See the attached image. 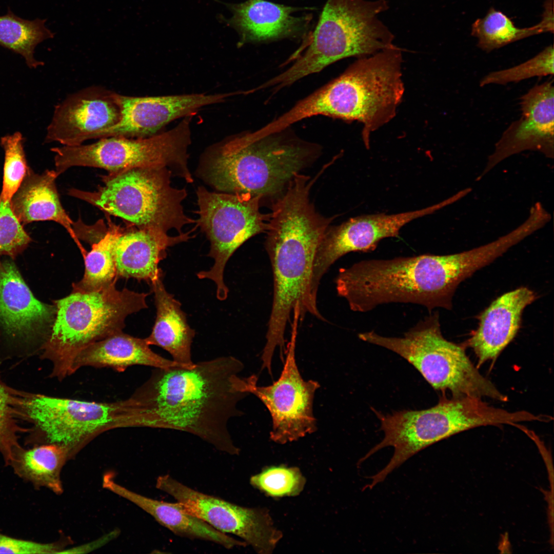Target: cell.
Masks as SVG:
<instances>
[{
  "mask_svg": "<svg viewBox=\"0 0 554 554\" xmlns=\"http://www.w3.org/2000/svg\"><path fill=\"white\" fill-rule=\"evenodd\" d=\"M103 486L132 502L177 536L211 542L226 549L247 546L244 541L221 532L202 520L187 512L177 502L169 503L151 499L127 489L117 483L111 473L104 476Z\"/></svg>",
  "mask_w": 554,
  "mask_h": 554,
  "instance_id": "cb8c5ba5",
  "label": "cell"
},
{
  "mask_svg": "<svg viewBox=\"0 0 554 554\" xmlns=\"http://www.w3.org/2000/svg\"><path fill=\"white\" fill-rule=\"evenodd\" d=\"M122 229L110 224L105 236L92 245L85 256V273L82 279L72 284V291L91 292L116 283L117 275L113 254L114 240Z\"/></svg>",
  "mask_w": 554,
  "mask_h": 554,
  "instance_id": "4dcf8cb0",
  "label": "cell"
},
{
  "mask_svg": "<svg viewBox=\"0 0 554 554\" xmlns=\"http://www.w3.org/2000/svg\"><path fill=\"white\" fill-rule=\"evenodd\" d=\"M46 22L39 18H22L8 8L5 15L0 16V46L21 55L30 68L43 65L34 58L35 48L55 34L46 26Z\"/></svg>",
  "mask_w": 554,
  "mask_h": 554,
  "instance_id": "f546056e",
  "label": "cell"
},
{
  "mask_svg": "<svg viewBox=\"0 0 554 554\" xmlns=\"http://www.w3.org/2000/svg\"><path fill=\"white\" fill-rule=\"evenodd\" d=\"M456 195L428 207L388 215L378 213L350 218L330 227L325 233L315 252L311 287L318 290L320 281L330 266L347 253L373 251L383 239L398 237L401 228L413 220L432 214L457 202Z\"/></svg>",
  "mask_w": 554,
  "mask_h": 554,
  "instance_id": "2e32d148",
  "label": "cell"
},
{
  "mask_svg": "<svg viewBox=\"0 0 554 554\" xmlns=\"http://www.w3.org/2000/svg\"><path fill=\"white\" fill-rule=\"evenodd\" d=\"M196 194L199 219L195 226L209 241L207 255L214 261L209 270L199 272L197 276L214 282L216 297L224 301L229 291L223 277L228 261L248 239L267 231L270 214L262 213L261 198L249 193L211 192L199 186Z\"/></svg>",
  "mask_w": 554,
  "mask_h": 554,
  "instance_id": "4fadbf2b",
  "label": "cell"
},
{
  "mask_svg": "<svg viewBox=\"0 0 554 554\" xmlns=\"http://www.w3.org/2000/svg\"><path fill=\"white\" fill-rule=\"evenodd\" d=\"M553 45L549 46L533 57L520 65L489 73L481 79L480 86L490 84L505 85L534 76L553 75Z\"/></svg>",
  "mask_w": 554,
  "mask_h": 554,
  "instance_id": "e575fe53",
  "label": "cell"
},
{
  "mask_svg": "<svg viewBox=\"0 0 554 554\" xmlns=\"http://www.w3.org/2000/svg\"><path fill=\"white\" fill-rule=\"evenodd\" d=\"M187 116L173 128L144 138L115 136L90 144L54 147L55 171L59 176L73 167H89L116 172L135 167H163L187 183L193 179L188 166L191 143Z\"/></svg>",
  "mask_w": 554,
  "mask_h": 554,
  "instance_id": "7c38bea8",
  "label": "cell"
},
{
  "mask_svg": "<svg viewBox=\"0 0 554 554\" xmlns=\"http://www.w3.org/2000/svg\"><path fill=\"white\" fill-rule=\"evenodd\" d=\"M195 229L175 236L133 227L122 229L113 247L117 276L133 278L149 284L163 273L159 264L166 258L167 249L192 238L190 234Z\"/></svg>",
  "mask_w": 554,
  "mask_h": 554,
  "instance_id": "603a6c76",
  "label": "cell"
},
{
  "mask_svg": "<svg viewBox=\"0 0 554 554\" xmlns=\"http://www.w3.org/2000/svg\"><path fill=\"white\" fill-rule=\"evenodd\" d=\"M372 409L380 421L384 437L360 463L384 447H393L394 452L387 465L370 478L371 487L383 482L409 458L438 441L474 427L513 425L521 419L519 411L496 408L482 399L471 397H443L435 406L419 410H403L384 414Z\"/></svg>",
  "mask_w": 554,
  "mask_h": 554,
  "instance_id": "52a82bcc",
  "label": "cell"
},
{
  "mask_svg": "<svg viewBox=\"0 0 554 554\" xmlns=\"http://www.w3.org/2000/svg\"><path fill=\"white\" fill-rule=\"evenodd\" d=\"M59 542L41 543L11 537L0 532V553H58Z\"/></svg>",
  "mask_w": 554,
  "mask_h": 554,
  "instance_id": "8d00e7d4",
  "label": "cell"
},
{
  "mask_svg": "<svg viewBox=\"0 0 554 554\" xmlns=\"http://www.w3.org/2000/svg\"><path fill=\"white\" fill-rule=\"evenodd\" d=\"M542 20L530 27L520 28L501 11L491 8L485 16L472 25L471 35L478 46L490 52L520 39L543 32L553 31V1L547 0Z\"/></svg>",
  "mask_w": 554,
  "mask_h": 554,
  "instance_id": "f1b7e54d",
  "label": "cell"
},
{
  "mask_svg": "<svg viewBox=\"0 0 554 554\" xmlns=\"http://www.w3.org/2000/svg\"><path fill=\"white\" fill-rule=\"evenodd\" d=\"M133 365L163 369L174 367L193 368L163 358L150 349L145 339L135 338L122 331L95 342L83 349L74 360L72 372L74 373L84 366L110 367L124 371Z\"/></svg>",
  "mask_w": 554,
  "mask_h": 554,
  "instance_id": "d4e9b609",
  "label": "cell"
},
{
  "mask_svg": "<svg viewBox=\"0 0 554 554\" xmlns=\"http://www.w3.org/2000/svg\"><path fill=\"white\" fill-rule=\"evenodd\" d=\"M326 231L323 224L304 212L282 213L270 222L265 247L273 274V298L264 350L285 349V332L291 312L302 321L309 313L324 320L311 291L313 260Z\"/></svg>",
  "mask_w": 554,
  "mask_h": 554,
  "instance_id": "5b68a950",
  "label": "cell"
},
{
  "mask_svg": "<svg viewBox=\"0 0 554 554\" xmlns=\"http://www.w3.org/2000/svg\"><path fill=\"white\" fill-rule=\"evenodd\" d=\"M22 134L16 132L3 136L1 145L5 151L2 190L0 198L10 202L25 178L29 167L27 165Z\"/></svg>",
  "mask_w": 554,
  "mask_h": 554,
  "instance_id": "836d02e7",
  "label": "cell"
},
{
  "mask_svg": "<svg viewBox=\"0 0 554 554\" xmlns=\"http://www.w3.org/2000/svg\"><path fill=\"white\" fill-rule=\"evenodd\" d=\"M293 325L279 379L271 385L258 386L256 376L249 377L248 392L257 397L268 409L272 421L270 438L280 444L296 441L316 430L313 402L320 385L315 381L304 380L300 374L295 357L297 323Z\"/></svg>",
  "mask_w": 554,
  "mask_h": 554,
  "instance_id": "9a60e30c",
  "label": "cell"
},
{
  "mask_svg": "<svg viewBox=\"0 0 554 554\" xmlns=\"http://www.w3.org/2000/svg\"><path fill=\"white\" fill-rule=\"evenodd\" d=\"M70 456L66 448L56 444L20 445L12 451L8 466L36 489L45 487L59 494L63 491L62 469Z\"/></svg>",
  "mask_w": 554,
  "mask_h": 554,
  "instance_id": "83f0119b",
  "label": "cell"
},
{
  "mask_svg": "<svg viewBox=\"0 0 554 554\" xmlns=\"http://www.w3.org/2000/svg\"><path fill=\"white\" fill-rule=\"evenodd\" d=\"M58 176L55 170H46L39 174L29 167L21 185L10 202V206L23 225L43 221H52L60 224L83 252L84 250L73 228L74 222L60 200L55 184Z\"/></svg>",
  "mask_w": 554,
  "mask_h": 554,
  "instance_id": "484cf974",
  "label": "cell"
},
{
  "mask_svg": "<svg viewBox=\"0 0 554 554\" xmlns=\"http://www.w3.org/2000/svg\"><path fill=\"white\" fill-rule=\"evenodd\" d=\"M228 8L232 16L226 22L239 33V46L296 37L305 32L311 18L310 15H295L304 8L266 0H246Z\"/></svg>",
  "mask_w": 554,
  "mask_h": 554,
  "instance_id": "44dd1931",
  "label": "cell"
},
{
  "mask_svg": "<svg viewBox=\"0 0 554 554\" xmlns=\"http://www.w3.org/2000/svg\"><path fill=\"white\" fill-rule=\"evenodd\" d=\"M172 176L166 168L135 167L103 175L102 185L95 191L71 188L67 194L135 228L181 234L196 220L185 214L182 203L187 191L172 186Z\"/></svg>",
  "mask_w": 554,
  "mask_h": 554,
  "instance_id": "9c48e42d",
  "label": "cell"
},
{
  "mask_svg": "<svg viewBox=\"0 0 554 554\" xmlns=\"http://www.w3.org/2000/svg\"><path fill=\"white\" fill-rule=\"evenodd\" d=\"M55 313L54 304L43 303L34 296L13 263L0 262V323L11 339L44 343Z\"/></svg>",
  "mask_w": 554,
  "mask_h": 554,
  "instance_id": "ffe728a7",
  "label": "cell"
},
{
  "mask_svg": "<svg viewBox=\"0 0 554 554\" xmlns=\"http://www.w3.org/2000/svg\"><path fill=\"white\" fill-rule=\"evenodd\" d=\"M238 92L132 96L119 94L122 118L100 138L120 136L144 138L154 135L173 120L189 115L201 108L220 103Z\"/></svg>",
  "mask_w": 554,
  "mask_h": 554,
  "instance_id": "d6986e66",
  "label": "cell"
},
{
  "mask_svg": "<svg viewBox=\"0 0 554 554\" xmlns=\"http://www.w3.org/2000/svg\"><path fill=\"white\" fill-rule=\"evenodd\" d=\"M278 133L248 132L212 146L201 157L197 176L219 192L261 199L277 194L316 156L307 144Z\"/></svg>",
  "mask_w": 554,
  "mask_h": 554,
  "instance_id": "277c9868",
  "label": "cell"
},
{
  "mask_svg": "<svg viewBox=\"0 0 554 554\" xmlns=\"http://www.w3.org/2000/svg\"><path fill=\"white\" fill-rule=\"evenodd\" d=\"M402 49L396 46L360 57L341 75L287 112L292 123L317 115L363 124L367 149L371 133L395 115L404 92Z\"/></svg>",
  "mask_w": 554,
  "mask_h": 554,
  "instance_id": "3957f363",
  "label": "cell"
},
{
  "mask_svg": "<svg viewBox=\"0 0 554 554\" xmlns=\"http://www.w3.org/2000/svg\"><path fill=\"white\" fill-rule=\"evenodd\" d=\"M23 392L8 386L0 375V454L7 466L12 451L21 445L19 435L29 431L18 421V406Z\"/></svg>",
  "mask_w": 554,
  "mask_h": 554,
  "instance_id": "1f68e13d",
  "label": "cell"
},
{
  "mask_svg": "<svg viewBox=\"0 0 554 554\" xmlns=\"http://www.w3.org/2000/svg\"><path fill=\"white\" fill-rule=\"evenodd\" d=\"M115 283L91 292L72 291L53 302L54 320L41 347V358L52 364L51 377L61 381L73 374V362L83 349L123 331L129 315L148 307V293L119 290Z\"/></svg>",
  "mask_w": 554,
  "mask_h": 554,
  "instance_id": "ba28073f",
  "label": "cell"
},
{
  "mask_svg": "<svg viewBox=\"0 0 554 554\" xmlns=\"http://www.w3.org/2000/svg\"><path fill=\"white\" fill-rule=\"evenodd\" d=\"M473 268L464 251L364 260L339 270L336 289L357 312L390 303L419 304L429 312L437 307L450 309L457 287Z\"/></svg>",
  "mask_w": 554,
  "mask_h": 554,
  "instance_id": "7a4b0ae2",
  "label": "cell"
},
{
  "mask_svg": "<svg viewBox=\"0 0 554 554\" xmlns=\"http://www.w3.org/2000/svg\"><path fill=\"white\" fill-rule=\"evenodd\" d=\"M155 486L173 498L187 512L221 532L241 538L259 554H271L283 537L266 508L244 507L204 493L169 474L159 476Z\"/></svg>",
  "mask_w": 554,
  "mask_h": 554,
  "instance_id": "5bb4252c",
  "label": "cell"
},
{
  "mask_svg": "<svg viewBox=\"0 0 554 554\" xmlns=\"http://www.w3.org/2000/svg\"><path fill=\"white\" fill-rule=\"evenodd\" d=\"M121 118L119 94L102 87H89L70 94L55 107L45 142L80 145L99 138Z\"/></svg>",
  "mask_w": 554,
  "mask_h": 554,
  "instance_id": "e0dca14e",
  "label": "cell"
},
{
  "mask_svg": "<svg viewBox=\"0 0 554 554\" xmlns=\"http://www.w3.org/2000/svg\"><path fill=\"white\" fill-rule=\"evenodd\" d=\"M117 532L116 531H113L110 533H108L103 537L102 538L95 541V542L87 543L83 546L73 547L68 550H63L61 551L58 553H85L88 551H90L94 549H96L100 546L106 544L108 541L112 540L114 538Z\"/></svg>",
  "mask_w": 554,
  "mask_h": 554,
  "instance_id": "74e56055",
  "label": "cell"
},
{
  "mask_svg": "<svg viewBox=\"0 0 554 554\" xmlns=\"http://www.w3.org/2000/svg\"><path fill=\"white\" fill-rule=\"evenodd\" d=\"M388 8L386 0H327L304 49L265 87L287 86L343 58L393 47V34L378 18Z\"/></svg>",
  "mask_w": 554,
  "mask_h": 554,
  "instance_id": "8992f818",
  "label": "cell"
},
{
  "mask_svg": "<svg viewBox=\"0 0 554 554\" xmlns=\"http://www.w3.org/2000/svg\"><path fill=\"white\" fill-rule=\"evenodd\" d=\"M31 241L13 213L10 202L0 198V258L8 255L15 259Z\"/></svg>",
  "mask_w": 554,
  "mask_h": 554,
  "instance_id": "d590c367",
  "label": "cell"
},
{
  "mask_svg": "<svg viewBox=\"0 0 554 554\" xmlns=\"http://www.w3.org/2000/svg\"><path fill=\"white\" fill-rule=\"evenodd\" d=\"M243 368L232 356L199 362L192 368H155L135 394L141 427L187 432L220 451L239 455L228 424L242 415L237 404L250 394L249 377L239 375Z\"/></svg>",
  "mask_w": 554,
  "mask_h": 554,
  "instance_id": "6da1fadb",
  "label": "cell"
},
{
  "mask_svg": "<svg viewBox=\"0 0 554 554\" xmlns=\"http://www.w3.org/2000/svg\"><path fill=\"white\" fill-rule=\"evenodd\" d=\"M306 482L298 467L284 466L267 467L250 479L253 487L274 498L296 496L303 490Z\"/></svg>",
  "mask_w": 554,
  "mask_h": 554,
  "instance_id": "d6a6232c",
  "label": "cell"
},
{
  "mask_svg": "<svg viewBox=\"0 0 554 554\" xmlns=\"http://www.w3.org/2000/svg\"><path fill=\"white\" fill-rule=\"evenodd\" d=\"M358 337L403 357L436 390H448L453 397L507 400L480 373L463 347L443 337L438 312L420 321L402 337H384L374 331L360 333Z\"/></svg>",
  "mask_w": 554,
  "mask_h": 554,
  "instance_id": "30bf717a",
  "label": "cell"
},
{
  "mask_svg": "<svg viewBox=\"0 0 554 554\" xmlns=\"http://www.w3.org/2000/svg\"><path fill=\"white\" fill-rule=\"evenodd\" d=\"M134 397L115 402H96L23 392L19 419L31 424L25 445L53 444L70 454L100 434L112 429L136 427Z\"/></svg>",
  "mask_w": 554,
  "mask_h": 554,
  "instance_id": "8fae6325",
  "label": "cell"
},
{
  "mask_svg": "<svg viewBox=\"0 0 554 554\" xmlns=\"http://www.w3.org/2000/svg\"><path fill=\"white\" fill-rule=\"evenodd\" d=\"M162 273L149 284L154 293L156 318L150 334L145 338L150 345L168 352L173 360L191 367V347L195 331L188 325L181 303L166 289Z\"/></svg>",
  "mask_w": 554,
  "mask_h": 554,
  "instance_id": "4316f807",
  "label": "cell"
},
{
  "mask_svg": "<svg viewBox=\"0 0 554 554\" xmlns=\"http://www.w3.org/2000/svg\"><path fill=\"white\" fill-rule=\"evenodd\" d=\"M537 298L532 290L520 287L494 300L480 315L479 324L467 341L478 366L494 360L517 334L523 311Z\"/></svg>",
  "mask_w": 554,
  "mask_h": 554,
  "instance_id": "7402d4cb",
  "label": "cell"
},
{
  "mask_svg": "<svg viewBox=\"0 0 554 554\" xmlns=\"http://www.w3.org/2000/svg\"><path fill=\"white\" fill-rule=\"evenodd\" d=\"M521 117L511 123L495 145L477 180L506 158L526 150L553 158L554 86L547 81L536 86L521 98Z\"/></svg>",
  "mask_w": 554,
  "mask_h": 554,
  "instance_id": "ac0fdd59",
  "label": "cell"
}]
</instances>
